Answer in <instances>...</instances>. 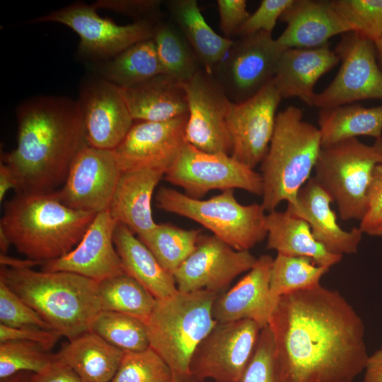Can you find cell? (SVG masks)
Wrapping results in <instances>:
<instances>
[{"label":"cell","instance_id":"cell-48","mask_svg":"<svg viewBox=\"0 0 382 382\" xmlns=\"http://www.w3.org/2000/svg\"><path fill=\"white\" fill-rule=\"evenodd\" d=\"M29 382L83 381L69 366L57 357V359L45 371L39 374H32Z\"/></svg>","mask_w":382,"mask_h":382},{"label":"cell","instance_id":"cell-12","mask_svg":"<svg viewBox=\"0 0 382 382\" xmlns=\"http://www.w3.org/2000/svg\"><path fill=\"white\" fill-rule=\"evenodd\" d=\"M286 50L272 37L260 31L240 37L224 59L211 71L230 100L249 99L273 80L282 54Z\"/></svg>","mask_w":382,"mask_h":382},{"label":"cell","instance_id":"cell-33","mask_svg":"<svg viewBox=\"0 0 382 382\" xmlns=\"http://www.w3.org/2000/svg\"><path fill=\"white\" fill-rule=\"evenodd\" d=\"M101 311L124 313L146 322L156 299L138 281L125 272L98 282Z\"/></svg>","mask_w":382,"mask_h":382},{"label":"cell","instance_id":"cell-34","mask_svg":"<svg viewBox=\"0 0 382 382\" xmlns=\"http://www.w3.org/2000/svg\"><path fill=\"white\" fill-rule=\"evenodd\" d=\"M153 40L163 74L184 83L201 68L190 45L173 23L157 21Z\"/></svg>","mask_w":382,"mask_h":382},{"label":"cell","instance_id":"cell-29","mask_svg":"<svg viewBox=\"0 0 382 382\" xmlns=\"http://www.w3.org/2000/svg\"><path fill=\"white\" fill-rule=\"evenodd\" d=\"M166 7L202 68L211 72L226 57L233 40L218 35L207 24L196 0H170Z\"/></svg>","mask_w":382,"mask_h":382},{"label":"cell","instance_id":"cell-24","mask_svg":"<svg viewBox=\"0 0 382 382\" xmlns=\"http://www.w3.org/2000/svg\"><path fill=\"white\" fill-rule=\"evenodd\" d=\"M340 59L328 43L314 48H289L282 54L274 83L282 98L296 97L314 105V86Z\"/></svg>","mask_w":382,"mask_h":382},{"label":"cell","instance_id":"cell-36","mask_svg":"<svg viewBox=\"0 0 382 382\" xmlns=\"http://www.w3.org/2000/svg\"><path fill=\"white\" fill-rule=\"evenodd\" d=\"M329 270L306 257L277 253L270 270L271 296L279 300L283 295L314 288L320 284V279Z\"/></svg>","mask_w":382,"mask_h":382},{"label":"cell","instance_id":"cell-43","mask_svg":"<svg viewBox=\"0 0 382 382\" xmlns=\"http://www.w3.org/2000/svg\"><path fill=\"white\" fill-rule=\"evenodd\" d=\"M293 2L294 0H262L239 28L236 35L243 37L260 31L272 33L277 20Z\"/></svg>","mask_w":382,"mask_h":382},{"label":"cell","instance_id":"cell-51","mask_svg":"<svg viewBox=\"0 0 382 382\" xmlns=\"http://www.w3.org/2000/svg\"><path fill=\"white\" fill-rule=\"evenodd\" d=\"M0 263L1 267L12 269L25 270L32 269L33 267L37 265H42L45 262L33 260L29 258L20 259L9 256L7 254L1 253Z\"/></svg>","mask_w":382,"mask_h":382},{"label":"cell","instance_id":"cell-2","mask_svg":"<svg viewBox=\"0 0 382 382\" xmlns=\"http://www.w3.org/2000/svg\"><path fill=\"white\" fill-rule=\"evenodd\" d=\"M16 147L3 156L18 183L16 193L52 192L63 185L87 144L79 100L54 96L28 99L16 110Z\"/></svg>","mask_w":382,"mask_h":382},{"label":"cell","instance_id":"cell-40","mask_svg":"<svg viewBox=\"0 0 382 382\" xmlns=\"http://www.w3.org/2000/svg\"><path fill=\"white\" fill-rule=\"evenodd\" d=\"M349 26L374 43L382 37V0H330Z\"/></svg>","mask_w":382,"mask_h":382},{"label":"cell","instance_id":"cell-8","mask_svg":"<svg viewBox=\"0 0 382 382\" xmlns=\"http://www.w3.org/2000/svg\"><path fill=\"white\" fill-rule=\"evenodd\" d=\"M382 154L356 138L322 147L315 166V178L337 206L342 220L360 221L368 192Z\"/></svg>","mask_w":382,"mask_h":382},{"label":"cell","instance_id":"cell-35","mask_svg":"<svg viewBox=\"0 0 382 382\" xmlns=\"http://www.w3.org/2000/svg\"><path fill=\"white\" fill-rule=\"evenodd\" d=\"M201 235L200 230L184 229L163 223L157 224L137 237L159 263L173 274L196 249Z\"/></svg>","mask_w":382,"mask_h":382},{"label":"cell","instance_id":"cell-42","mask_svg":"<svg viewBox=\"0 0 382 382\" xmlns=\"http://www.w3.org/2000/svg\"><path fill=\"white\" fill-rule=\"evenodd\" d=\"M0 324L10 328H41L52 330L41 316L1 279Z\"/></svg>","mask_w":382,"mask_h":382},{"label":"cell","instance_id":"cell-17","mask_svg":"<svg viewBox=\"0 0 382 382\" xmlns=\"http://www.w3.org/2000/svg\"><path fill=\"white\" fill-rule=\"evenodd\" d=\"M257 260L249 250H236L214 235H201L196 249L173 274L180 291L219 294Z\"/></svg>","mask_w":382,"mask_h":382},{"label":"cell","instance_id":"cell-5","mask_svg":"<svg viewBox=\"0 0 382 382\" xmlns=\"http://www.w3.org/2000/svg\"><path fill=\"white\" fill-rule=\"evenodd\" d=\"M322 149L318 127L303 120L302 110L288 106L277 114L267 152L261 162L262 206L267 212L286 201L296 206Z\"/></svg>","mask_w":382,"mask_h":382},{"label":"cell","instance_id":"cell-39","mask_svg":"<svg viewBox=\"0 0 382 382\" xmlns=\"http://www.w3.org/2000/svg\"><path fill=\"white\" fill-rule=\"evenodd\" d=\"M174 374L163 359L150 347L125 352L111 382H174Z\"/></svg>","mask_w":382,"mask_h":382},{"label":"cell","instance_id":"cell-44","mask_svg":"<svg viewBox=\"0 0 382 382\" xmlns=\"http://www.w3.org/2000/svg\"><path fill=\"white\" fill-rule=\"evenodd\" d=\"M359 228L364 234L382 236V164L376 166L368 192L367 205Z\"/></svg>","mask_w":382,"mask_h":382},{"label":"cell","instance_id":"cell-16","mask_svg":"<svg viewBox=\"0 0 382 382\" xmlns=\"http://www.w3.org/2000/svg\"><path fill=\"white\" fill-rule=\"evenodd\" d=\"M282 99L272 80L249 99L231 103L227 125L232 142L231 156L253 169L262 161Z\"/></svg>","mask_w":382,"mask_h":382},{"label":"cell","instance_id":"cell-7","mask_svg":"<svg viewBox=\"0 0 382 382\" xmlns=\"http://www.w3.org/2000/svg\"><path fill=\"white\" fill-rule=\"evenodd\" d=\"M155 201L158 209L200 224L238 250H249L267 235V214L262 204L239 203L233 190L200 199L162 187L156 192Z\"/></svg>","mask_w":382,"mask_h":382},{"label":"cell","instance_id":"cell-26","mask_svg":"<svg viewBox=\"0 0 382 382\" xmlns=\"http://www.w3.org/2000/svg\"><path fill=\"white\" fill-rule=\"evenodd\" d=\"M134 121L162 122L188 114L182 83L165 75H157L137 86L120 88Z\"/></svg>","mask_w":382,"mask_h":382},{"label":"cell","instance_id":"cell-28","mask_svg":"<svg viewBox=\"0 0 382 382\" xmlns=\"http://www.w3.org/2000/svg\"><path fill=\"white\" fill-rule=\"evenodd\" d=\"M113 241L123 271L142 284L156 299L166 298L178 291L173 274L159 263L129 228L117 223Z\"/></svg>","mask_w":382,"mask_h":382},{"label":"cell","instance_id":"cell-20","mask_svg":"<svg viewBox=\"0 0 382 382\" xmlns=\"http://www.w3.org/2000/svg\"><path fill=\"white\" fill-rule=\"evenodd\" d=\"M117 224L108 210L98 213L78 245L45 262L42 270L71 272L98 282L124 272L113 241Z\"/></svg>","mask_w":382,"mask_h":382},{"label":"cell","instance_id":"cell-56","mask_svg":"<svg viewBox=\"0 0 382 382\" xmlns=\"http://www.w3.org/2000/svg\"><path fill=\"white\" fill-rule=\"evenodd\" d=\"M374 146L382 154V138L375 140Z\"/></svg>","mask_w":382,"mask_h":382},{"label":"cell","instance_id":"cell-21","mask_svg":"<svg viewBox=\"0 0 382 382\" xmlns=\"http://www.w3.org/2000/svg\"><path fill=\"white\" fill-rule=\"evenodd\" d=\"M273 258L260 256L255 265L234 286L218 294L212 306L217 323L251 320L261 328L268 325L277 303L270 291V277Z\"/></svg>","mask_w":382,"mask_h":382},{"label":"cell","instance_id":"cell-3","mask_svg":"<svg viewBox=\"0 0 382 382\" xmlns=\"http://www.w3.org/2000/svg\"><path fill=\"white\" fill-rule=\"evenodd\" d=\"M96 214L67 207L55 192L16 193L4 204L0 228L19 253L46 262L73 250Z\"/></svg>","mask_w":382,"mask_h":382},{"label":"cell","instance_id":"cell-10","mask_svg":"<svg viewBox=\"0 0 382 382\" xmlns=\"http://www.w3.org/2000/svg\"><path fill=\"white\" fill-rule=\"evenodd\" d=\"M261 329L251 320L217 323L192 354L189 364L192 380L241 382Z\"/></svg>","mask_w":382,"mask_h":382},{"label":"cell","instance_id":"cell-31","mask_svg":"<svg viewBox=\"0 0 382 382\" xmlns=\"http://www.w3.org/2000/svg\"><path fill=\"white\" fill-rule=\"evenodd\" d=\"M318 125L322 147L358 136L376 140L382 138V105L365 108L352 103L322 109Z\"/></svg>","mask_w":382,"mask_h":382},{"label":"cell","instance_id":"cell-55","mask_svg":"<svg viewBox=\"0 0 382 382\" xmlns=\"http://www.w3.org/2000/svg\"><path fill=\"white\" fill-rule=\"evenodd\" d=\"M174 382H192L193 380L191 377L175 376Z\"/></svg>","mask_w":382,"mask_h":382},{"label":"cell","instance_id":"cell-14","mask_svg":"<svg viewBox=\"0 0 382 382\" xmlns=\"http://www.w3.org/2000/svg\"><path fill=\"white\" fill-rule=\"evenodd\" d=\"M182 85L188 105L186 142L205 152L231 155L227 115L231 101L221 86L203 68Z\"/></svg>","mask_w":382,"mask_h":382},{"label":"cell","instance_id":"cell-50","mask_svg":"<svg viewBox=\"0 0 382 382\" xmlns=\"http://www.w3.org/2000/svg\"><path fill=\"white\" fill-rule=\"evenodd\" d=\"M18 187L17 180L11 169L3 162L0 164V201L2 202L6 193L11 189L16 191Z\"/></svg>","mask_w":382,"mask_h":382},{"label":"cell","instance_id":"cell-47","mask_svg":"<svg viewBox=\"0 0 382 382\" xmlns=\"http://www.w3.org/2000/svg\"><path fill=\"white\" fill-rule=\"evenodd\" d=\"M61 337L54 330L41 328H10L0 324V342L27 341L43 345L51 349Z\"/></svg>","mask_w":382,"mask_h":382},{"label":"cell","instance_id":"cell-46","mask_svg":"<svg viewBox=\"0 0 382 382\" xmlns=\"http://www.w3.org/2000/svg\"><path fill=\"white\" fill-rule=\"evenodd\" d=\"M220 28L224 37L231 40L250 16L245 0L216 1Z\"/></svg>","mask_w":382,"mask_h":382},{"label":"cell","instance_id":"cell-1","mask_svg":"<svg viewBox=\"0 0 382 382\" xmlns=\"http://www.w3.org/2000/svg\"><path fill=\"white\" fill-rule=\"evenodd\" d=\"M268 325L281 382H352L364 370L363 320L337 291L283 295Z\"/></svg>","mask_w":382,"mask_h":382},{"label":"cell","instance_id":"cell-25","mask_svg":"<svg viewBox=\"0 0 382 382\" xmlns=\"http://www.w3.org/2000/svg\"><path fill=\"white\" fill-rule=\"evenodd\" d=\"M164 175V171L150 168L122 171L108 209L111 216L137 236L153 229L157 224L152 215V197Z\"/></svg>","mask_w":382,"mask_h":382},{"label":"cell","instance_id":"cell-52","mask_svg":"<svg viewBox=\"0 0 382 382\" xmlns=\"http://www.w3.org/2000/svg\"><path fill=\"white\" fill-rule=\"evenodd\" d=\"M33 373L22 371L0 379V382H29Z\"/></svg>","mask_w":382,"mask_h":382},{"label":"cell","instance_id":"cell-6","mask_svg":"<svg viewBox=\"0 0 382 382\" xmlns=\"http://www.w3.org/2000/svg\"><path fill=\"white\" fill-rule=\"evenodd\" d=\"M218 294L207 290L178 291L156 299L145 322L149 347L163 359L175 376L191 377L189 364L192 354L217 323L212 306Z\"/></svg>","mask_w":382,"mask_h":382},{"label":"cell","instance_id":"cell-4","mask_svg":"<svg viewBox=\"0 0 382 382\" xmlns=\"http://www.w3.org/2000/svg\"><path fill=\"white\" fill-rule=\"evenodd\" d=\"M0 279L69 340L91 331L101 311L98 282L77 274L1 267Z\"/></svg>","mask_w":382,"mask_h":382},{"label":"cell","instance_id":"cell-53","mask_svg":"<svg viewBox=\"0 0 382 382\" xmlns=\"http://www.w3.org/2000/svg\"><path fill=\"white\" fill-rule=\"evenodd\" d=\"M12 245L8 236L5 231L0 228V249L1 253L7 254V252Z\"/></svg>","mask_w":382,"mask_h":382},{"label":"cell","instance_id":"cell-22","mask_svg":"<svg viewBox=\"0 0 382 382\" xmlns=\"http://www.w3.org/2000/svg\"><path fill=\"white\" fill-rule=\"evenodd\" d=\"M332 202L330 195L313 176L299 190L297 204L287 205L286 210L305 220L315 239L330 253L340 255L357 253L364 233L359 227L342 229L330 207Z\"/></svg>","mask_w":382,"mask_h":382},{"label":"cell","instance_id":"cell-49","mask_svg":"<svg viewBox=\"0 0 382 382\" xmlns=\"http://www.w3.org/2000/svg\"><path fill=\"white\" fill-rule=\"evenodd\" d=\"M362 382H382V346L369 356Z\"/></svg>","mask_w":382,"mask_h":382},{"label":"cell","instance_id":"cell-54","mask_svg":"<svg viewBox=\"0 0 382 382\" xmlns=\"http://www.w3.org/2000/svg\"><path fill=\"white\" fill-rule=\"evenodd\" d=\"M376 59L382 71V37L374 42Z\"/></svg>","mask_w":382,"mask_h":382},{"label":"cell","instance_id":"cell-37","mask_svg":"<svg viewBox=\"0 0 382 382\" xmlns=\"http://www.w3.org/2000/svg\"><path fill=\"white\" fill-rule=\"evenodd\" d=\"M91 331L124 352L149 347L146 323L124 313L101 311L92 323Z\"/></svg>","mask_w":382,"mask_h":382},{"label":"cell","instance_id":"cell-57","mask_svg":"<svg viewBox=\"0 0 382 382\" xmlns=\"http://www.w3.org/2000/svg\"><path fill=\"white\" fill-rule=\"evenodd\" d=\"M192 382H199V381H194V380H193Z\"/></svg>","mask_w":382,"mask_h":382},{"label":"cell","instance_id":"cell-27","mask_svg":"<svg viewBox=\"0 0 382 382\" xmlns=\"http://www.w3.org/2000/svg\"><path fill=\"white\" fill-rule=\"evenodd\" d=\"M266 226L267 249L284 255L306 257L329 268L342 260V255L330 253L315 239L305 220L286 209L267 212Z\"/></svg>","mask_w":382,"mask_h":382},{"label":"cell","instance_id":"cell-45","mask_svg":"<svg viewBox=\"0 0 382 382\" xmlns=\"http://www.w3.org/2000/svg\"><path fill=\"white\" fill-rule=\"evenodd\" d=\"M161 0H98L92 6L131 16L134 21H158Z\"/></svg>","mask_w":382,"mask_h":382},{"label":"cell","instance_id":"cell-23","mask_svg":"<svg viewBox=\"0 0 382 382\" xmlns=\"http://www.w3.org/2000/svg\"><path fill=\"white\" fill-rule=\"evenodd\" d=\"M286 27L277 43L284 48H314L330 38L352 32L330 0H294L279 18Z\"/></svg>","mask_w":382,"mask_h":382},{"label":"cell","instance_id":"cell-11","mask_svg":"<svg viewBox=\"0 0 382 382\" xmlns=\"http://www.w3.org/2000/svg\"><path fill=\"white\" fill-rule=\"evenodd\" d=\"M45 22L69 27L80 38L81 55L102 59H110L136 43L152 39L157 23L144 20L118 25L100 17L92 4L84 3H74L30 21V23Z\"/></svg>","mask_w":382,"mask_h":382},{"label":"cell","instance_id":"cell-38","mask_svg":"<svg viewBox=\"0 0 382 382\" xmlns=\"http://www.w3.org/2000/svg\"><path fill=\"white\" fill-rule=\"evenodd\" d=\"M50 348L27 341L0 342V378L26 371L39 374L49 368L57 359Z\"/></svg>","mask_w":382,"mask_h":382},{"label":"cell","instance_id":"cell-13","mask_svg":"<svg viewBox=\"0 0 382 382\" xmlns=\"http://www.w3.org/2000/svg\"><path fill=\"white\" fill-rule=\"evenodd\" d=\"M341 66L335 79L320 93L314 105L329 109L364 100H382V71L374 43L355 32L342 35L335 47Z\"/></svg>","mask_w":382,"mask_h":382},{"label":"cell","instance_id":"cell-9","mask_svg":"<svg viewBox=\"0 0 382 382\" xmlns=\"http://www.w3.org/2000/svg\"><path fill=\"white\" fill-rule=\"evenodd\" d=\"M164 178L199 199L214 190L241 189L262 196L261 174L229 154L209 153L186 143Z\"/></svg>","mask_w":382,"mask_h":382},{"label":"cell","instance_id":"cell-19","mask_svg":"<svg viewBox=\"0 0 382 382\" xmlns=\"http://www.w3.org/2000/svg\"><path fill=\"white\" fill-rule=\"evenodd\" d=\"M78 100L87 144L114 150L134 124L120 87L101 77L93 79L81 88Z\"/></svg>","mask_w":382,"mask_h":382},{"label":"cell","instance_id":"cell-15","mask_svg":"<svg viewBox=\"0 0 382 382\" xmlns=\"http://www.w3.org/2000/svg\"><path fill=\"white\" fill-rule=\"evenodd\" d=\"M122 170L113 150L85 145L77 154L60 190L67 207L95 214L108 209Z\"/></svg>","mask_w":382,"mask_h":382},{"label":"cell","instance_id":"cell-18","mask_svg":"<svg viewBox=\"0 0 382 382\" xmlns=\"http://www.w3.org/2000/svg\"><path fill=\"white\" fill-rule=\"evenodd\" d=\"M188 114L162 122L134 123L113 150L122 171L150 168L166 172L186 144Z\"/></svg>","mask_w":382,"mask_h":382},{"label":"cell","instance_id":"cell-30","mask_svg":"<svg viewBox=\"0 0 382 382\" xmlns=\"http://www.w3.org/2000/svg\"><path fill=\"white\" fill-rule=\"evenodd\" d=\"M124 352L88 331L69 340L57 355L83 382H111Z\"/></svg>","mask_w":382,"mask_h":382},{"label":"cell","instance_id":"cell-32","mask_svg":"<svg viewBox=\"0 0 382 382\" xmlns=\"http://www.w3.org/2000/svg\"><path fill=\"white\" fill-rule=\"evenodd\" d=\"M100 74L101 78L122 88L163 74L153 38L136 43L108 59L101 66Z\"/></svg>","mask_w":382,"mask_h":382},{"label":"cell","instance_id":"cell-41","mask_svg":"<svg viewBox=\"0 0 382 382\" xmlns=\"http://www.w3.org/2000/svg\"><path fill=\"white\" fill-rule=\"evenodd\" d=\"M241 382H281L275 359L273 335L268 325L261 329L255 349Z\"/></svg>","mask_w":382,"mask_h":382}]
</instances>
